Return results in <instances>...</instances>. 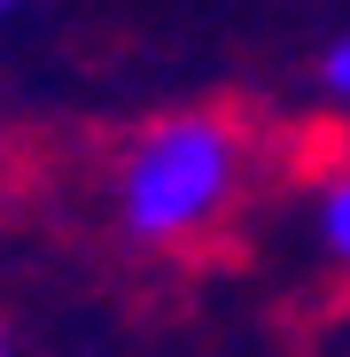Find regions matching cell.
Here are the masks:
<instances>
[{
	"instance_id": "5",
	"label": "cell",
	"mask_w": 350,
	"mask_h": 357,
	"mask_svg": "<svg viewBox=\"0 0 350 357\" xmlns=\"http://www.w3.org/2000/svg\"><path fill=\"white\" fill-rule=\"evenodd\" d=\"M0 8H16V0H0Z\"/></svg>"
},
{
	"instance_id": "1",
	"label": "cell",
	"mask_w": 350,
	"mask_h": 357,
	"mask_svg": "<svg viewBox=\"0 0 350 357\" xmlns=\"http://www.w3.org/2000/svg\"><path fill=\"white\" fill-rule=\"evenodd\" d=\"M249 140L233 116H163L117 163V218L133 241H195L242 195Z\"/></svg>"
},
{
	"instance_id": "2",
	"label": "cell",
	"mask_w": 350,
	"mask_h": 357,
	"mask_svg": "<svg viewBox=\"0 0 350 357\" xmlns=\"http://www.w3.org/2000/svg\"><path fill=\"white\" fill-rule=\"evenodd\" d=\"M319 241L335 264H350V171L327 178V195H319Z\"/></svg>"
},
{
	"instance_id": "3",
	"label": "cell",
	"mask_w": 350,
	"mask_h": 357,
	"mask_svg": "<svg viewBox=\"0 0 350 357\" xmlns=\"http://www.w3.org/2000/svg\"><path fill=\"white\" fill-rule=\"evenodd\" d=\"M319 78H327V93H335V101H350V39H342L327 63H319Z\"/></svg>"
},
{
	"instance_id": "4",
	"label": "cell",
	"mask_w": 350,
	"mask_h": 357,
	"mask_svg": "<svg viewBox=\"0 0 350 357\" xmlns=\"http://www.w3.org/2000/svg\"><path fill=\"white\" fill-rule=\"evenodd\" d=\"M0 357H8V334H0Z\"/></svg>"
}]
</instances>
